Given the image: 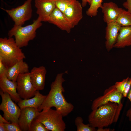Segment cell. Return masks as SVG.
Instances as JSON below:
<instances>
[{"label":"cell","mask_w":131,"mask_h":131,"mask_svg":"<svg viewBox=\"0 0 131 131\" xmlns=\"http://www.w3.org/2000/svg\"><path fill=\"white\" fill-rule=\"evenodd\" d=\"M123 107L122 103L109 102L92 110L88 117L90 125L98 128L107 127L119 119Z\"/></svg>","instance_id":"cell-2"},{"label":"cell","mask_w":131,"mask_h":131,"mask_svg":"<svg viewBox=\"0 0 131 131\" xmlns=\"http://www.w3.org/2000/svg\"><path fill=\"white\" fill-rule=\"evenodd\" d=\"M45 126L36 118L32 121L29 131H49Z\"/></svg>","instance_id":"cell-25"},{"label":"cell","mask_w":131,"mask_h":131,"mask_svg":"<svg viewBox=\"0 0 131 131\" xmlns=\"http://www.w3.org/2000/svg\"><path fill=\"white\" fill-rule=\"evenodd\" d=\"M123 6L131 13V0H126V1L123 3Z\"/></svg>","instance_id":"cell-29"},{"label":"cell","mask_w":131,"mask_h":131,"mask_svg":"<svg viewBox=\"0 0 131 131\" xmlns=\"http://www.w3.org/2000/svg\"><path fill=\"white\" fill-rule=\"evenodd\" d=\"M10 122L7 120L1 114H0V123H9Z\"/></svg>","instance_id":"cell-31"},{"label":"cell","mask_w":131,"mask_h":131,"mask_svg":"<svg viewBox=\"0 0 131 131\" xmlns=\"http://www.w3.org/2000/svg\"><path fill=\"white\" fill-rule=\"evenodd\" d=\"M46 72L45 68L41 66L33 67L30 72L31 82L37 90L44 89Z\"/></svg>","instance_id":"cell-16"},{"label":"cell","mask_w":131,"mask_h":131,"mask_svg":"<svg viewBox=\"0 0 131 131\" xmlns=\"http://www.w3.org/2000/svg\"><path fill=\"white\" fill-rule=\"evenodd\" d=\"M0 87L1 90L8 94L16 102L21 100L17 91L16 82L9 79L5 75L0 76Z\"/></svg>","instance_id":"cell-17"},{"label":"cell","mask_w":131,"mask_h":131,"mask_svg":"<svg viewBox=\"0 0 131 131\" xmlns=\"http://www.w3.org/2000/svg\"><path fill=\"white\" fill-rule=\"evenodd\" d=\"M0 131H6L4 123H0Z\"/></svg>","instance_id":"cell-33"},{"label":"cell","mask_w":131,"mask_h":131,"mask_svg":"<svg viewBox=\"0 0 131 131\" xmlns=\"http://www.w3.org/2000/svg\"><path fill=\"white\" fill-rule=\"evenodd\" d=\"M25 58L21 48L12 37L0 38V59L8 68Z\"/></svg>","instance_id":"cell-3"},{"label":"cell","mask_w":131,"mask_h":131,"mask_svg":"<svg viewBox=\"0 0 131 131\" xmlns=\"http://www.w3.org/2000/svg\"><path fill=\"white\" fill-rule=\"evenodd\" d=\"M114 85L123 97H126L131 87V78L128 77L120 82H116Z\"/></svg>","instance_id":"cell-21"},{"label":"cell","mask_w":131,"mask_h":131,"mask_svg":"<svg viewBox=\"0 0 131 131\" xmlns=\"http://www.w3.org/2000/svg\"><path fill=\"white\" fill-rule=\"evenodd\" d=\"M63 73H59L51 85L50 90L43 102L38 108L39 112L55 107L63 117L67 116L73 110L74 106L65 98L63 93L64 91L62 86L65 81Z\"/></svg>","instance_id":"cell-1"},{"label":"cell","mask_w":131,"mask_h":131,"mask_svg":"<svg viewBox=\"0 0 131 131\" xmlns=\"http://www.w3.org/2000/svg\"><path fill=\"white\" fill-rule=\"evenodd\" d=\"M131 45V26L121 27L113 48H123Z\"/></svg>","instance_id":"cell-19"},{"label":"cell","mask_w":131,"mask_h":131,"mask_svg":"<svg viewBox=\"0 0 131 131\" xmlns=\"http://www.w3.org/2000/svg\"><path fill=\"white\" fill-rule=\"evenodd\" d=\"M103 0H92L89 8L86 11L87 15L90 16H95L97 14L98 9L102 5Z\"/></svg>","instance_id":"cell-23"},{"label":"cell","mask_w":131,"mask_h":131,"mask_svg":"<svg viewBox=\"0 0 131 131\" xmlns=\"http://www.w3.org/2000/svg\"><path fill=\"white\" fill-rule=\"evenodd\" d=\"M123 97L122 94L118 92L114 85L106 89L103 95L95 99L93 101L91 106L92 110H95L100 106L109 102L119 104Z\"/></svg>","instance_id":"cell-9"},{"label":"cell","mask_w":131,"mask_h":131,"mask_svg":"<svg viewBox=\"0 0 131 131\" xmlns=\"http://www.w3.org/2000/svg\"><path fill=\"white\" fill-rule=\"evenodd\" d=\"M100 8L103 14V20L107 24L115 22L123 9L112 2L104 3Z\"/></svg>","instance_id":"cell-15"},{"label":"cell","mask_w":131,"mask_h":131,"mask_svg":"<svg viewBox=\"0 0 131 131\" xmlns=\"http://www.w3.org/2000/svg\"><path fill=\"white\" fill-rule=\"evenodd\" d=\"M92 0H82V3L81 4L82 7H85L87 4L88 3L90 5Z\"/></svg>","instance_id":"cell-30"},{"label":"cell","mask_w":131,"mask_h":131,"mask_svg":"<svg viewBox=\"0 0 131 131\" xmlns=\"http://www.w3.org/2000/svg\"><path fill=\"white\" fill-rule=\"evenodd\" d=\"M36 13L41 22H47L55 8V0H35Z\"/></svg>","instance_id":"cell-11"},{"label":"cell","mask_w":131,"mask_h":131,"mask_svg":"<svg viewBox=\"0 0 131 131\" xmlns=\"http://www.w3.org/2000/svg\"><path fill=\"white\" fill-rule=\"evenodd\" d=\"M32 0H26L22 5L11 10L2 9L9 15L14 21L15 25L22 26L32 17Z\"/></svg>","instance_id":"cell-7"},{"label":"cell","mask_w":131,"mask_h":131,"mask_svg":"<svg viewBox=\"0 0 131 131\" xmlns=\"http://www.w3.org/2000/svg\"><path fill=\"white\" fill-rule=\"evenodd\" d=\"M97 131H110V129L109 128H98L96 130Z\"/></svg>","instance_id":"cell-34"},{"label":"cell","mask_w":131,"mask_h":131,"mask_svg":"<svg viewBox=\"0 0 131 131\" xmlns=\"http://www.w3.org/2000/svg\"><path fill=\"white\" fill-rule=\"evenodd\" d=\"M8 68L0 59V76L5 75Z\"/></svg>","instance_id":"cell-28"},{"label":"cell","mask_w":131,"mask_h":131,"mask_svg":"<svg viewBox=\"0 0 131 131\" xmlns=\"http://www.w3.org/2000/svg\"><path fill=\"white\" fill-rule=\"evenodd\" d=\"M6 131H21L18 124L13 122L4 123Z\"/></svg>","instance_id":"cell-27"},{"label":"cell","mask_w":131,"mask_h":131,"mask_svg":"<svg viewBox=\"0 0 131 131\" xmlns=\"http://www.w3.org/2000/svg\"><path fill=\"white\" fill-rule=\"evenodd\" d=\"M121 27L115 21L107 24L105 29V46L108 51L113 48L116 43Z\"/></svg>","instance_id":"cell-13"},{"label":"cell","mask_w":131,"mask_h":131,"mask_svg":"<svg viewBox=\"0 0 131 131\" xmlns=\"http://www.w3.org/2000/svg\"><path fill=\"white\" fill-rule=\"evenodd\" d=\"M115 22L121 27L131 26V13L123 9Z\"/></svg>","instance_id":"cell-22"},{"label":"cell","mask_w":131,"mask_h":131,"mask_svg":"<svg viewBox=\"0 0 131 131\" xmlns=\"http://www.w3.org/2000/svg\"><path fill=\"white\" fill-rule=\"evenodd\" d=\"M130 46H131V45Z\"/></svg>","instance_id":"cell-36"},{"label":"cell","mask_w":131,"mask_h":131,"mask_svg":"<svg viewBox=\"0 0 131 131\" xmlns=\"http://www.w3.org/2000/svg\"><path fill=\"white\" fill-rule=\"evenodd\" d=\"M63 116L56 110L51 108L39 112L36 118L49 130L64 131L66 128Z\"/></svg>","instance_id":"cell-5"},{"label":"cell","mask_w":131,"mask_h":131,"mask_svg":"<svg viewBox=\"0 0 131 131\" xmlns=\"http://www.w3.org/2000/svg\"><path fill=\"white\" fill-rule=\"evenodd\" d=\"M75 125L77 128V131H95V128L91 126L89 123L85 124L83 123L82 118L78 116L75 120Z\"/></svg>","instance_id":"cell-24"},{"label":"cell","mask_w":131,"mask_h":131,"mask_svg":"<svg viewBox=\"0 0 131 131\" xmlns=\"http://www.w3.org/2000/svg\"><path fill=\"white\" fill-rule=\"evenodd\" d=\"M48 22L53 24L60 29L70 33L72 27L64 13L56 7L50 16Z\"/></svg>","instance_id":"cell-14"},{"label":"cell","mask_w":131,"mask_h":131,"mask_svg":"<svg viewBox=\"0 0 131 131\" xmlns=\"http://www.w3.org/2000/svg\"><path fill=\"white\" fill-rule=\"evenodd\" d=\"M73 0H55L56 7L63 13Z\"/></svg>","instance_id":"cell-26"},{"label":"cell","mask_w":131,"mask_h":131,"mask_svg":"<svg viewBox=\"0 0 131 131\" xmlns=\"http://www.w3.org/2000/svg\"><path fill=\"white\" fill-rule=\"evenodd\" d=\"M39 112L38 110L33 107L21 109L18 124L22 131H29L31 123L36 118Z\"/></svg>","instance_id":"cell-12"},{"label":"cell","mask_w":131,"mask_h":131,"mask_svg":"<svg viewBox=\"0 0 131 131\" xmlns=\"http://www.w3.org/2000/svg\"><path fill=\"white\" fill-rule=\"evenodd\" d=\"M46 97L41 94L37 90L35 95L32 98L21 100L17 103L20 109L27 107H33L38 110Z\"/></svg>","instance_id":"cell-20"},{"label":"cell","mask_w":131,"mask_h":131,"mask_svg":"<svg viewBox=\"0 0 131 131\" xmlns=\"http://www.w3.org/2000/svg\"><path fill=\"white\" fill-rule=\"evenodd\" d=\"M126 115L128 118L129 121L131 122V107L127 111Z\"/></svg>","instance_id":"cell-32"},{"label":"cell","mask_w":131,"mask_h":131,"mask_svg":"<svg viewBox=\"0 0 131 131\" xmlns=\"http://www.w3.org/2000/svg\"><path fill=\"white\" fill-rule=\"evenodd\" d=\"M127 98L130 101L131 106V87L128 94Z\"/></svg>","instance_id":"cell-35"},{"label":"cell","mask_w":131,"mask_h":131,"mask_svg":"<svg viewBox=\"0 0 131 131\" xmlns=\"http://www.w3.org/2000/svg\"><path fill=\"white\" fill-rule=\"evenodd\" d=\"M2 101L0 105V109L4 113L3 117L11 122L18 124L21 109L12 100L8 93L0 91Z\"/></svg>","instance_id":"cell-6"},{"label":"cell","mask_w":131,"mask_h":131,"mask_svg":"<svg viewBox=\"0 0 131 131\" xmlns=\"http://www.w3.org/2000/svg\"><path fill=\"white\" fill-rule=\"evenodd\" d=\"M82 7L78 1L73 0L63 13L73 28L78 24L83 17Z\"/></svg>","instance_id":"cell-10"},{"label":"cell","mask_w":131,"mask_h":131,"mask_svg":"<svg viewBox=\"0 0 131 131\" xmlns=\"http://www.w3.org/2000/svg\"><path fill=\"white\" fill-rule=\"evenodd\" d=\"M16 82L17 91L21 98L29 99L35 95L37 90L32 83L30 72L19 74Z\"/></svg>","instance_id":"cell-8"},{"label":"cell","mask_w":131,"mask_h":131,"mask_svg":"<svg viewBox=\"0 0 131 131\" xmlns=\"http://www.w3.org/2000/svg\"><path fill=\"white\" fill-rule=\"evenodd\" d=\"M29 71V66L28 64L24 62L23 59H22L8 67L5 75L9 79L16 82L19 74L28 72Z\"/></svg>","instance_id":"cell-18"},{"label":"cell","mask_w":131,"mask_h":131,"mask_svg":"<svg viewBox=\"0 0 131 131\" xmlns=\"http://www.w3.org/2000/svg\"><path fill=\"white\" fill-rule=\"evenodd\" d=\"M40 19L38 17L33 23L24 27L14 25L8 31L9 37L14 36L15 41L20 48L27 46L29 42L36 37V31L42 25Z\"/></svg>","instance_id":"cell-4"}]
</instances>
